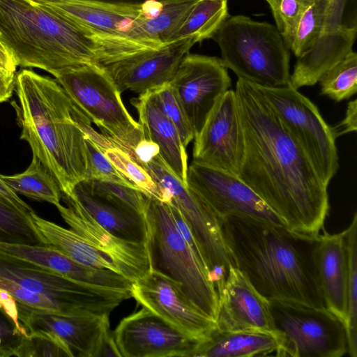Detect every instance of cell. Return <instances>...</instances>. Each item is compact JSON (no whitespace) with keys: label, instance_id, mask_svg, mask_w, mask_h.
<instances>
[{"label":"cell","instance_id":"7","mask_svg":"<svg viewBox=\"0 0 357 357\" xmlns=\"http://www.w3.org/2000/svg\"><path fill=\"white\" fill-rule=\"evenodd\" d=\"M54 78L73 104L102 134L133 157L136 145L146 137L145 131L128 112L105 69L98 63H86L67 69Z\"/></svg>","mask_w":357,"mask_h":357},{"label":"cell","instance_id":"9","mask_svg":"<svg viewBox=\"0 0 357 357\" xmlns=\"http://www.w3.org/2000/svg\"><path fill=\"white\" fill-rule=\"evenodd\" d=\"M274 331L279 337L276 356L340 357L348 352L342 320L326 308L269 301Z\"/></svg>","mask_w":357,"mask_h":357},{"label":"cell","instance_id":"40","mask_svg":"<svg viewBox=\"0 0 357 357\" xmlns=\"http://www.w3.org/2000/svg\"><path fill=\"white\" fill-rule=\"evenodd\" d=\"M269 5L276 27L289 45L308 0H265Z\"/></svg>","mask_w":357,"mask_h":357},{"label":"cell","instance_id":"36","mask_svg":"<svg viewBox=\"0 0 357 357\" xmlns=\"http://www.w3.org/2000/svg\"><path fill=\"white\" fill-rule=\"evenodd\" d=\"M84 182L93 195L123 208L144 214L147 197L139 189L96 179Z\"/></svg>","mask_w":357,"mask_h":357},{"label":"cell","instance_id":"13","mask_svg":"<svg viewBox=\"0 0 357 357\" xmlns=\"http://www.w3.org/2000/svg\"><path fill=\"white\" fill-rule=\"evenodd\" d=\"M170 84L195 138L220 98L229 90L231 79L220 58L188 53Z\"/></svg>","mask_w":357,"mask_h":357},{"label":"cell","instance_id":"44","mask_svg":"<svg viewBox=\"0 0 357 357\" xmlns=\"http://www.w3.org/2000/svg\"><path fill=\"white\" fill-rule=\"evenodd\" d=\"M0 198L4 199L10 204L20 211L29 213L34 211L0 177Z\"/></svg>","mask_w":357,"mask_h":357},{"label":"cell","instance_id":"29","mask_svg":"<svg viewBox=\"0 0 357 357\" xmlns=\"http://www.w3.org/2000/svg\"><path fill=\"white\" fill-rule=\"evenodd\" d=\"M337 0H308L288 45L296 57L304 53L342 12Z\"/></svg>","mask_w":357,"mask_h":357},{"label":"cell","instance_id":"19","mask_svg":"<svg viewBox=\"0 0 357 357\" xmlns=\"http://www.w3.org/2000/svg\"><path fill=\"white\" fill-rule=\"evenodd\" d=\"M0 259L51 270L71 280L96 287L130 291L132 283L117 272L80 264L47 245L0 241Z\"/></svg>","mask_w":357,"mask_h":357},{"label":"cell","instance_id":"28","mask_svg":"<svg viewBox=\"0 0 357 357\" xmlns=\"http://www.w3.org/2000/svg\"><path fill=\"white\" fill-rule=\"evenodd\" d=\"M30 216L45 245L52 246L80 264L120 273L116 264L108 256L73 229L45 220L34 211L30 212Z\"/></svg>","mask_w":357,"mask_h":357},{"label":"cell","instance_id":"14","mask_svg":"<svg viewBox=\"0 0 357 357\" xmlns=\"http://www.w3.org/2000/svg\"><path fill=\"white\" fill-rule=\"evenodd\" d=\"M195 43V37H185L100 65L121 93L130 90L140 95L169 83Z\"/></svg>","mask_w":357,"mask_h":357},{"label":"cell","instance_id":"49","mask_svg":"<svg viewBox=\"0 0 357 357\" xmlns=\"http://www.w3.org/2000/svg\"><path fill=\"white\" fill-rule=\"evenodd\" d=\"M0 322L1 323H13L8 317L6 314L3 310L0 307Z\"/></svg>","mask_w":357,"mask_h":357},{"label":"cell","instance_id":"23","mask_svg":"<svg viewBox=\"0 0 357 357\" xmlns=\"http://www.w3.org/2000/svg\"><path fill=\"white\" fill-rule=\"evenodd\" d=\"M356 35L355 25L339 22L330 24L313 45L297 57L290 84L298 89L317 83L326 71L352 51Z\"/></svg>","mask_w":357,"mask_h":357},{"label":"cell","instance_id":"46","mask_svg":"<svg viewBox=\"0 0 357 357\" xmlns=\"http://www.w3.org/2000/svg\"><path fill=\"white\" fill-rule=\"evenodd\" d=\"M98 357H121L109 329L103 335Z\"/></svg>","mask_w":357,"mask_h":357},{"label":"cell","instance_id":"50","mask_svg":"<svg viewBox=\"0 0 357 357\" xmlns=\"http://www.w3.org/2000/svg\"><path fill=\"white\" fill-rule=\"evenodd\" d=\"M337 2L339 3V4L342 6H343V2L344 1V0H337Z\"/></svg>","mask_w":357,"mask_h":357},{"label":"cell","instance_id":"11","mask_svg":"<svg viewBox=\"0 0 357 357\" xmlns=\"http://www.w3.org/2000/svg\"><path fill=\"white\" fill-rule=\"evenodd\" d=\"M0 280L47 296L58 302L67 316L109 314L130 291L116 290L77 282L53 271L0 259Z\"/></svg>","mask_w":357,"mask_h":357},{"label":"cell","instance_id":"41","mask_svg":"<svg viewBox=\"0 0 357 357\" xmlns=\"http://www.w3.org/2000/svg\"><path fill=\"white\" fill-rule=\"evenodd\" d=\"M0 307L13 322L17 333L20 336H27V331L19 320L17 302L6 290L0 288Z\"/></svg>","mask_w":357,"mask_h":357},{"label":"cell","instance_id":"43","mask_svg":"<svg viewBox=\"0 0 357 357\" xmlns=\"http://www.w3.org/2000/svg\"><path fill=\"white\" fill-rule=\"evenodd\" d=\"M357 100L349 102L344 118L336 126L333 127L335 137L357 130Z\"/></svg>","mask_w":357,"mask_h":357},{"label":"cell","instance_id":"4","mask_svg":"<svg viewBox=\"0 0 357 357\" xmlns=\"http://www.w3.org/2000/svg\"><path fill=\"white\" fill-rule=\"evenodd\" d=\"M0 42L17 66L54 77L73 67L98 63L97 47L88 33L34 0H0Z\"/></svg>","mask_w":357,"mask_h":357},{"label":"cell","instance_id":"45","mask_svg":"<svg viewBox=\"0 0 357 357\" xmlns=\"http://www.w3.org/2000/svg\"><path fill=\"white\" fill-rule=\"evenodd\" d=\"M16 73L0 70V103L8 101L15 91Z\"/></svg>","mask_w":357,"mask_h":357},{"label":"cell","instance_id":"48","mask_svg":"<svg viewBox=\"0 0 357 357\" xmlns=\"http://www.w3.org/2000/svg\"><path fill=\"white\" fill-rule=\"evenodd\" d=\"M15 65L8 51L0 42V70L10 73L16 72Z\"/></svg>","mask_w":357,"mask_h":357},{"label":"cell","instance_id":"17","mask_svg":"<svg viewBox=\"0 0 357 357\" xmlns=\"http://www.w3.org/2000/svg\"><path fill=\"white\" fill-rule=\"evenodd\" d=\"M131 295L142 307L196 339L204 340L216 328V322L192 305L177 283L158 272L150 270L134 281Z\"/></svg>","mask_w":357,"mask_h":357},{"label":"cell","instance_id":"21","mask_svg":"<svg viewBox=\"0 0 357 357\" xmlns=\"http://www.w3.org/2000/svg\"><path fill=\"white\" fill-rule=\"evenodd\" d=\"M19 320L27 334L42 330L59 337L75 356L98 357L105 333L109 329V314L62 316L38 310L17 302Z\"/></svg>","mask_w":357,"mask_h":357},{"label":"cell","instance_id":"20","mask_svg":"<svg viewBox=\"0 0 357 357\" xmlns=\"http://www.w3.org/2000/svg\"><path fill=\"white\" fill-rule=\"evenodd\" d=\"M216 328L222 331H275L269 301L235 266L230 268L218 295Z\"/></svg>","mask_w":357,"mask_h":357},{"label":"cell","instance_id":"27","mask_svg":"<svg viewBox=\"0 0 357 357\" xmlns=\"http://www.w3.org/2000/svg\"><path fill=\"white\" fill-rule=\"evenodd\" d=\"M197 0H165L159 13L137 20L128 39L139 50L155 49L172 42Z\"/></svg>","mask_w":357,"mask_h":357},{"label":"cell","instance_id":"18","mask_svg":"<svg viewBox=\"0 0 357 357\" xmlns=\"http://www.w3.org/2000/svg\"><path fill=\"white\" fill-rule=\"evenodd\" d=\"M67 206H56L61 216L71 229L108 256L121 275L132 282L150 271L145 243L120 238L104 229L70 197L62 195Z\"/></svg>","mask_w":357,"mask_h":357},{"label":"cell","instance_id":"30","mask_svg":"<svg viewBox=\"0 0 357 357\" xmlns=\"http://www.w3.org/2000/svg\"><path fill=\"white\" fill-rule=\"evenodd\" d=\"M87 135L103 152L116 169L141 190L148 198L161 201L160 189L149 172L121 146L91 126L86 130Z\"/></svg>","mask_w":357,"mask_h":357},{"label":"cell","instance_id":"25","mask_svg":"<svg viewBox=\"0 0 357 357\" xmlns=\"http://www.w3.org/2000/svg\"><path fill=\"white\" fill-rule=\"evenodd\" d=\"M67 197L113 235L146 244L147 228L144 214L123 208L93 195L84 181L78 183Z\"/></svg>","mask_w":357,"mask_h":357},{"label":"cell","instance_id":"10","mask_svg":"<svg viewBox=\"0 0 357 357\" xmlns=\"http://www.w3.org/2000/svg\"><path fill=\"white\" fill-rule=\"evenodd\" d=\"M257 86L320 178L328 185L339 168L333 128L326 123L317 107L290 84Z\"/></svg>","mask_w":357,"mask_h":357},{"label":"cell","instance_id":"42","mask_svg":"<svg viewBox=\"0 0 357 357\" xmlns=\"http://www.w3.org/2000/svg\"><path fill=\"white\" fill-rule=\"evenodd\" d=\"M158 155H160L158 145L147 137L142 139L133 149L134 159L143 167Z\"/></svg>","mask_w":357,"mask_h":357},{"label":"cell","instance_id":"32","mask_svg":"<svg viewBox=\"0 0 357 357\" xmlns=\"http://www.w3.org/2000/svg\"><path fill=\"white\" fill-rule=\"evenodd\" d=\"M229 16L227 0H197L172 41L190 36L197 43L212 38Z\"/></svg>","mask_w":357,"mask_h":357},{"label":"cell","instance_id":"34","mask_svg":"<svg viewBox=\"0 0 357 357\" xmlns=\"http://www.w3.org/2000/svg\"><path fill=\"white\" fill-rule=\"evenodd\" d=\"M320 93L340 102L349 99L357 91V54L351 51L342 60L326 71L319 78Z\"/></svg>","mask_w":357,"mask_h":357},{"label":"cell","instance_id":"31","mask_svg":"<svg viewBox=\"0 0 357 357\" xmlns=\"http://www.w3.org/2000/svg\"><path fill=\"white\" fill-rule=\"evenodd\" d=\"M0 177L17 195L45 201L55 206L61 204V191L58 183L35 155L23 172L8 176L0 174Z\"/></svg>","mask_w":357,"mask_h":357},{"label":"cell","instance_id":"8","mask_svg":"<svg viewBox=\"0 0 357 357\" xmlns=\"http://www.w3.org/2000/svg\"><path fill=\"white\" fill-rule=\"evenodd\" d=\"M144 167L162 194L161 202L175 206L189 226L201 250L215 289L224 287L235 262L224 239L219 220L210 208L171 171L160 155Z\"/></svg>","mask_w":357,"mask_h":357},{"label":"cell","instance_id":"15","mask_svg":"<svg viewBox=\"0 0 357 357\" xmlns=\"http://www.w3.org/2000/svg\"><path fill=\"white\" fill-rule=\"evenodd\" d=\"M113 335L121 357H192L202 341L145 307L124 317Z\"/></svg>","mask_w":357,"mask_h":357},{"label":"cell","instance_id":"16","mask_svg":"<svg viewBox=\"0 0 357 357\" xmlns=\"http://www.w3.org/2000/svg\"><path fill=\"white\" fill-rule=\"evenodd\" d=\"M194 139L193 161L238 175L244 139L234 90L220 98Z\"/></svg>","mask_w":357,"mask_h":357},{"label":"cell","instance_id":"24","mask_svg":"<svg viewBox=\"0 0 357 357\" xmlns=\"http://www.w3.org/2000/svg\"><path fill=\"white\" fill-rule=\"evenodd\" d=\"M136 108L139 123L147 138L156 143L160 155L171 171L187 185L188 155L180 135L171 121L160 110L152 91L139 95L131 100Z\"/></svg>","mask_w":357,"mask_h":357},{"label":"cell","instance_id":"2","mask_svg":"<svg viewBox=\"0 0 357 357\" xmlns=\"http://www.w3.org/2000/svg\"><path fill=\"white\" fill-rule=\"evenodd\" d=\"M218 219L236 267L264 297L326 308L314 267L318 235L247 217Z\"/></svg>","mask_w":357,"mask_h":357},{"label":"cell","instance_id":"6","mask_svg":"<svg viewBox=\"0 0 357 357\" xmlns=\"http://www.w3.org/2000/svg\"><path fill=\"white\" fill-rule=\"evenodd\" d=\"M224 66L256 86L290 84L289 52L277 27L245 15L229 16L212 38Z\"/></svg>","mask_w":357,"mask_h":357},{"label":"cell","instance_id":"22","mask_svg":"<svg viewBox=\"0 0 357 357\" xmlns=\"http://www.w3.org/2000/svg\"><path fill=\"white\" fill-rule=\"evenodd\" d=\"M314 267L326 308L345 324L348 261L345 230L330 234L324 230L317 236Z\"/></svg>","mask_w":357,"mask_h":357},{"label":"cell","instance_id":"35","mask_svg":"<svg viewBox=\"0 0 357 357\" xmlns=\"http://www.w3.org/2000/svg\"><path fill=\"white\" fill-rule=\"evenodd\" d=\"M0 241L27 245H45L30 213H26L0 198Z\"/></svg>","mask_w":357,"mask_h":357},{"label":"cell","instance_id":"5","mask_svg":"<svg viewBox=\"0 0 357 357\" xmlns=\"http://www.w3.org/2000/svg\"><path fill=\"white\" fill-rule=\"evenodd\" d=\"M144 215L150 270L177 283L191 303L216 322V289L206 266L177 229L168 204L147 197Z\"/></svg>","mask_w":357,"mask_h":357},{"label":"cell","instance_id":"12","mask_svg":"<svg viewBox=\"0 0 357 357\" xmlns=\"http://www.w3.org/2000/svg\"><path fill=\"white\" fill-rule=\"evenodd\" d=\"M187 185L218 218L236 215L285 226L236 175L192 161L188 168Z\"/></svg>","mask_w":357,"mask_h":357},{"label":"cell","instance_id":"3","mask_svg":"<svg viewBox=\"0 0 357 357\" xmlns=\"http://www.w3.org/2000/svg\"><path fill=\"white\" fill-rule=\"evenodd\" d=\"M18 102H12L20 139L70 196L86 179L88 169L85 133L78 116L82 113L55 78L23 69L15 74Z\"/></svg>","mask_w":357,"mask_h":357},{"label":"cell","instance_id":"33","mask_svg":"<svg viewBox=\"0 0 357 357\" xmlns=\"http://www.w3.org/2000/svg\"><path fill=\"white\" fill-rule=\"evenodd\" d=\"M348 261L347 287V318L348 352L357 356V214L354 213L349 226L344 229Z\"/></svg>","mask_w":357,"mask_h":357},{"label":"cell","instance_id":"1","mask_svg":"<svg viewBox=\"0 0 357 357\" xmlns=\"http://www.w3.org/2000/svg\"><path fill=\"white\" fill-rule=\"evenodd\" d=\"M234 91L244 139L237 176L287 228L317 236L330 208L328 185L257 86L238 79Z\"/></svg>","mask_w":357,"mask_h":357},{"label":"cell","instance_id":"47","mask_svg":"<svg viewBox=\"0 0 357 357\" xmlns=\"http://www.w3.org/2000/svg\"><path fill=\"white\" fill-rule=\"evenodd\" d=\"M38 2L43 1H84V2H93L99 3L104 4L117 5V6H139L142 5L146 1L149 0H34ZM163 1L165 0H158Z\"/></svg>","mask_w":357,"mask_h":357},{"label":"cell","instance_id":"37","mask_svg":"<svg viewBox=\"0 0 357 357\" xmlns=\"http://www.w3.org/2000/svg\"><path fill=\"white\" fill-rule=\"evenodd\" d=\"M16 356L74 357L70 348L56 335L38 330L22 336L13 350Z\"/></svg>","mask_w":357,"mask_h":357},{"label":"cell","instance_id":"26","mask_svg":"<svg viewBox=\"0 0 357 357\" xmlns=\"http://www.w3.org/2000/svg\"><path fill=\"white\" fill-rule=\"evenodd\" d=\"M279 337L275 331H222L217 328L197 345L192 357L275 356Z\"/></svg>","mask_w":357,"mask_h":357},{"label":"cell","instance_id":"39","mask_svg":"<svg viewBox=\"0 0 357 357\" xmlns=\"http://www.w3.org/2000/svg\"><path fill=\"white\" fill-rule=\"evenodd\" d=\"M85 142L88 158V169L85 180L105 181L137 188L132 182L116 169L103 152L87 135L85 136Z\"/></svg>","mask_w":357,"mask_h":357},{"label":"cell","instance_id":"38","mask_svg":"<svg viewBox=\"0 0 357 357\" xmlns=\"http://www.w3.org/2000/svg\"><path fill=\"white\" fill-rule=\"evenodd\" d=\"M151 91L158 108L174 124L186 148L194 133L174 88L169 82Z\"/></svg>","mask_w":357,"mask_h":357}]
</instances>
